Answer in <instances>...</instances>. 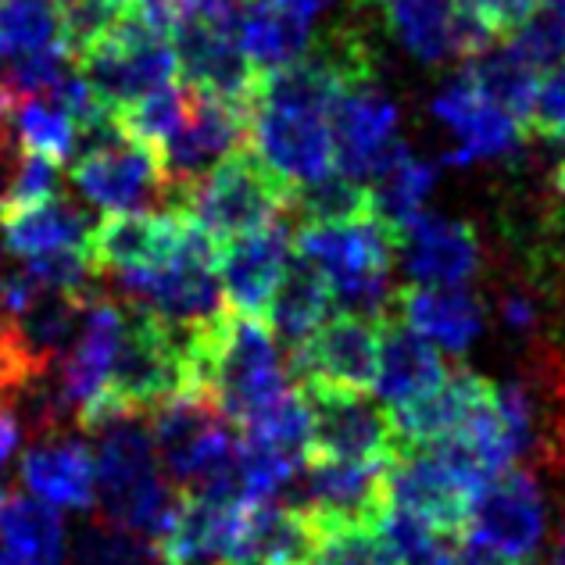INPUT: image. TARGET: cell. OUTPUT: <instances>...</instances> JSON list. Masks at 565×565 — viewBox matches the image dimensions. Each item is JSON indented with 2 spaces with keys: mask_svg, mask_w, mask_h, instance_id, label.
Instances as JSON below:
<instances>
[{
  "mask_svg": "<svg viewBox=\"0 0 565 565\" xmlns=\"http://www.w3.org/2000/svg\"><path fill=\"white\" fill-rule=\"evenodd\" d=\"M498 319L509 333L526 340H544V301L541 287H526V282H509L498 294Z\"/></svg>",
  "mask_w": 565,
  "mask_h": 565,
  "instance_id": "39",
  "label": "cell"
},
{
  "mask_svg": "<svg viewBox=\"0 0 565 565\" xmlns=\"http://www.w3.org/2000/svg\"><path fill=\"white\" fill-rule=\"evenodd\" d=\"M526 132L544 140H565V62H558L541 76L537 97H533V108L526 118Z\"/></svg>",
  "mask_w": 565,
  "mask_h": 565,
  "instance_id": "38",
  "label": "cell"
},
{
  "mask_svg": "<svg viewBox=\"0 0 565 565\" xmlns=\"http://www.w3.org/2000/svg\"><path fill=\"white\" fill-rule=\"evenodd\" d=\"M380 322L348 316H326L316 333L290 348V369L301 383L348 386V391H373L376 376Z\"/></svg>",
  "mask_w": 565,
  "mask_h": 565,
  "instance_id": "16",
  "label": "cell"
},
{
  "mask_svg": "<svg viewBox=\"0 0 565 565\" xmlns=\"http://www.w3.org/2000/svg\"><path fill=\"white\" fill-rule=\"evenodd\" d=\"M273 4L287 8V11H294V14H301L305 22H316V14L326 8V0H273Z\"/></svg>",
  "mask_w": 565,
  "mask_h": 565,
  "instance_id": "42",
  "label": "cell"
},
{
  "mask_svg": "<svg viewBox=\"0 0 565 565\" xmlns=\"http://www.w3.org/2000/svg\"><path fill=\"white\" fill-rule=\"evenodd\" d=\"M391 316L426 337L437 351L466 354L483 333L487 305L469 287H412L394 294Z\"/></svg>",
  "mask_w": 565,
  "mask_h": 565,
  "instance_id": "23",
  "label": "cell"
},
{
  "mask_svg": "<svg viewBox=\"0 0 565 565\" xmlns=\"http://www.w3.org/2000/svg\"><path fill=\"white\" fill-rule=\"evenodd\" d=\"M308 408V455L348 462H391L397 455L394 419L369 391L301 383Z\"/></svg>",
  "mask_w": 565,
  "mask_h": 565,
  "instance_id": "11",
  "label": "cell"
},
{
  "mask_svg": "<svg viewBox=\"0 0 565 565\" xmlns=\"http://www.w3.org/2000/svg\"><path fill=\"white\" fill-rule=\"evenodd\" d=\"M444 373H448V362H444V354L429 344L426 337L408 330V326L394 316L380 319L373 391L386 412L426 394L429 386H437L444 380Z\"/></svg>",
  "mask_w": 565,
  "mask_h": 565,
  "instance_id": "25",
  "label": "cell"
},
{
  "mask_svg": "<svg viewBox=\"0 0 565 565\" xmlns=\"http://www.w3.org/2000/svg\"><path fill=\"white\" fill-rule=\"evenodd\" d=\"M236 19H215V14H186L172 25V47L180 62V83L198 86V90L218 94L233 104L250 108L258 72L247 65L236 36Z\"/></svg>",
  "mask_w": 565,
  "mask_h": 565,
  "instance_id": "13",
  "label": "cell"
},
{
  "mask_svg": "<svg viewBox=\"0 0 565 565\" xmlns=\"http://www.w3.org/2000/svg\"><path fill=\"white\" fill-rule=\"evenodd\" d=\"M333 297L326 279L319 276V269H311L305 258L290 255L287 273H282L279 287L269 301V311H265V326L273 330V337L279 344L297 348L308 333H316L322 319L330 316Z\"/></svg>",
  "mask_w": 565,
  "mask_h": 565,
  "instance_id": "30",
  "label": "cell"
},
{
  "mask_svg": "<svg viewBox=\"0 0 565 565\" xmlns=\"http://www.w3.org/2000/svg\"><path fill=\"white\" fill-rule=\"evenodd\" d=\"M8 132L19 154L47 158L54 166H65L76 154L79 129L65 115V108L43 94H11Z\"/></svg>",
  "mask_w": 565,
  "mask_h": 565,
  "instance_id": "32",
  "label": "cell"
},
{
  "mask_svg": "<svg viewBox=\"0 0 565 565\" xmlns=\"http://www.w3.org/2000/svg\"><path fill=\"white\" fill-rule=\"evenodd\" d=\"M175 394H186L183 337H175L169 326H161L147 311L126 305L122 344H118L108 391H104L90 429L111 415H151Z\"/></svg>",
  "mask_w": 565,
  "mask_h": 565,
  "instance_id": "8",
  "label": "cell"
},
{
  "mask_svg": "<svg viewBox=\"0 0 565 565\" xmlns=\"http://www.w3.org/2000/svg\"><path fill=\"white\" fill-rule=\"evenodd\" d=\"M397 104L376 83V76L351 83L337 97L330 115L333 169L351 180H369L383 154L397 143Z\"/></svg>",
  "mask_w": 565,
  "mask_h": 565,
  "instance_id": "18",
  "label": "cell"
},
{
  "mask_svg": "<svg viewBox=\"0 0 565 565\" xmlns=\"http://www.w3.org/2000/svg\"><path fill=\"white\" fill-rule=\"evenodd\" d=\"M294 255L305 258L330 287L333 305L359 319H386L394 305V258L397 236L365 212L348 222L301 226L294 236Z\"/></svg>",
  "mask_w": 565,
  "mask_h": 565,
  "instance_id": "3",
  "label": "cell"
},
{
  "mask_svg": "<svg viewBox=\"0 0 565 565\" xmlns=\"http://www.w3.org/2000/svg\"><path fill=\"white\" fill-rule=\"evenodd\" d=\"M76 68L108 115L180 83L172 40L147 22L132 0L76 54Z\"/></svg>",
  "mask_w": 565,
  "mask_h": 565,
  "instance_id": "4",
  "label": "cell"
},
{
  "mask_svg": "<svg viewBox=\"0 0 565 565\" xmlns=\"http://www.w3.org/2000/svg\"><path fill=\"white\" fill-rule=\"evenodd\" d=\"M22 487L51 509L90 512L97 504V469L94 448L76 434L51 429L22 455Z\"/></svg>",
  "mask_w": 565,
  "mask_h": 565,
  "instance_id": "22",
  "label": "cell"
},
{
  "mask_svg": "<svg viewBox=\"0 0 565 565\" xmlns=\"http://www.w3.org/2000/svg\"><path fill=\"white\" fill-rule=\"evenodd\" d=\"M4 501H8V494H4V490H0V512H4Z\"/></svg>",
  "mask_w": 565,
  "mask_h": 565,
  "instance_id": "45",
  "label": "cell"
},
{
  "mask_svg": "<svg viewBox=\"0 0 565 565\" xmlns=\"http://www.w3.org/2000/svg\"><path fill=\"white\" fill-rule=\"evenodd\" d=\"M541 4H565V0H541Z\"/></svg>",
  "mask_w": 565,
  "mask_h": 565,
  "instance_id": "47",
  "label": "cell"
},
{
  "mask_svg": "<svg viewBox=\"0 0 565 565\" xmlns=\"http://www.w3.org/2000/svg\"><path fill=\"white\" fill-rule=\"evenodd\" d=\"M236 36H241L247 65L265 76V72L297 62L311 47V22L273 0H247L236 19Z\"/></svg>",
  "mask_w": 565,
  "mask_h": 565,
  "instance_id": "29",
  "label": "cell"
},
{
  "mask_svg": "<svg viewBox=\"0 0 565 565\" xmlns=\"http://www.w3.org/2000/svg\"><path fill=\"white\" fill-rule=\"evenodd\" d=\"M94 226L97 222H90L86 207L62 190L51 201L0 218V236H4V247L11 255L25 262L57 255V250H90Z\"/></svg>",
  "mask_w": 565,
  "mask_h": 565,
  "instance_id": "27",
  "label": "cell"
},
{
  "mask_svg": "<svg viewBox=\"0 0 565 565\" xmlns=\"http://www.w3.org/2000/svg\"><path fill=\"white\" fill-rule=\"evenodd\" d=\"M183 365L186 394L212 401L236 429L258 423L294 394L290 369L273 330L262 319L236 311H222L218 319L183 337Z\"/></svg>",
  "mask_w": 565,
  "mask_h": 565,
  "instance_id": "1",
  "label": "cell"
},
{
  "mask_svg": "<svg viewBox=\"0 0 565 565\" xmlns=\"http://www.w3.org/2000/svg\"><path fill=\"white\" fill-rule=\"evenodd\" d=\"M547 533V504L541 480L530 469H509L472 494L466 537L501 558L530 562Z\"/></svg>",
  "mask_w": 565,
  "mask_h": 565,
  "instance_id": "12",
  "label": "cell"
},
{
  "mask_svg": "<svg viewBox=\"0 0 565 565\" xmlns=\"http://www.w3.org/2000/svg\"><path fill=\"white\" fill-rule=\"evenodd\" d=\"M472 65H466L469 83L480 90L490 104H498L501 111H509L519 126L526 129V118L533 108V97H537V83L541 72L530 68L523 57H519L509 43H490L487 51L469 57Z\"/></svg>",
  "mask_w": 565,
  "mask_h": 565,
  "instance_id": "33",
  "label": "cell"
},
{
  "mask_svg": "<svg viewBox=\"0 0 565 565\" xmlns=\"http://www.w3.org/2000/svg\"><path fill=\"white\" fill-rule=\"evenodd\" d=\"M0 565H14V562H11L8 555H0Z\"/></svg>",
  "mask_w": 565,
  "mask_h": 565,
  "instance_id": "46",
  "label": "cell"
},
{
  "mask_svg": "<svg viewBox=\"0 0 565 565\" xmlns=\"http://www.w3.org/2000/svg\"><path fill=\"white\" fill-rule=\"evenodd\" d=\"M294 255V230L290 215L276 218L273 226L258 233L236 236V241L218 247V287L222 305L236 316L265 319L269 301L287 273Z\"/></svg>",
  "mask_w": 565,
  "mask_h": 565,
  "instance_id": "17",
  "label": "cell"
},
{
  "mask_svg": "<svg viewBox=\"0 0 565 565\" xmlns=\"http://www.w3.org/2000/svg\"><path fill=\"white\" fill-rule=\"evenodd\" d=\"M186 86V83H183ZM247 111L244 104H233L218 94L186 86V111L172 137L158 147L161 172H166L172 212H180L186 190L201 180L207 169H215L222 158L247 147Z\"/></svg>",
  "mask_w": 565,
  "mask_h": 565,
  "instance_id": "10",
  "label": "cell"
},
{
  "mask_svg": "<svg viewBox=\"0 0 565 565\" xmlns=\"http://www.w3.org/2000/svg\"><path fill=\"white\" fill-rule=\"evenodd\" d=\"M54 47H65V22L54 0H0V76Z\"/></svg>",
  "mask_w": 565,
  "mask_h": 565,
  "instance_id": "34",
  "label": "cell"
},
{
  "mask_svg": "<svg viewBox=\"0 0 565 565\" xmlns=\"http://www.w3.org/2000/svg\"><path fill=\"white\" fill-rule=\"evenodd\" d=\"M555 186H558V193L565 198V158H562V166H558V172H555Z\"/></svg>",
  "mask_w": 565,
  "mask_h": 565,
  "instance_id": "44",
  "label": "cell"
},
{
  "mask_svg": "<svg viewBox=\"0 0 565 565\" xmlns=\"http://www.w3.org/2000/svg\"><path fill=\"white\" fill-rule=\"evenodd\" d=\"M451 565H533V558H530V562L501 558V555L487 552V547H480V544L462 541V544H458V552H455V562H451Z\"/></svg>",
  "mask_w": 565,
  "mask_h": 565,
  "instance_id": "41",
  "label": "cell"
},
{
  "mask_svg": "<svg viewBox=\"0 0 565 565\" xmlns=\"http://www.w3.org/2000/svg\"><path fill=\"white\" fill-rule=\"evenodd\" d=\"M108 282L115 287L118 301L147 311L161 326H169L175 337H190L226 311L218 287V247L193 222L172 258L154 265V269L126 273Z\"/></svg>",
  "mask_w": 565,
  "mask_h": 565,
  "instance_id": "5",
  "label": "cell"
},
{
  "mask_svg": "<svg viewBox=\"0 0 565 565\" xmlns=\"http://www.w3.org/2000/svg\"><path fill=\"white\" fill-rule=\"evenodd\" d=\"M0 541L14 565H65V523L36 498H8L0 512Z\"/></svg>",
  "mask_w": 565,
  "mask_h": 565,
  "instance_id": "31",
  "label": "cell"
},
{
  "mask_svg": "<svg viewBox=\"0 0 565 565\" xmlns=\"http://www.w3.org/2000/svg\"><path fill=\"white\" fill-rule=\"evenodd\" d=\"M22 444V419H19V401L0 394V472L11 466V458L19 455Z\"/></svg>",
  "mask_w": 565,
  "mask_h": 565,
  "instance_id": "40",
  "label": "cell"
},
{
  "mask_svg": "<svg viewBox=\"0 0 565 565\" xmlns=\"http://www.w3.org/2000/svg\"><path fill=\"white\" fill-rule=\"evenodd\" d=\"M376 530L394 565H451L458 544L466 541V537H458V533H444L397 509H386Z\"/></svg>",
  "mask_w": 565,
  "mask_h": 565,
  "instance_id": "35",
  "label": "cell"
},
{
  "mask_svg": "<svg viewBox=\"0 0 565 565\" xmlns=\"http://www.w3.org/2000/svg\"><path fill=\"white\" fill-rule=\"evenodd\" d=\"M434 115L458 137V151L448 158L455 166L509 154V151H515L526 132L509 111H501L498 104H490L480 90H476L466 72L437 94Z\"/></svg>",
  "mask_w": 565,
  "mask_h": 565,
  "instance_id": "24",
  "label": "cell"
},
{
  "mask_svg": "<svg viewBox=\"0 0 565 565\" xmlns=\"http://www.w3.org/2000/svg\"><path fill=\"white\" fill-rule=\"evenodd\" d=\"M380 4L386 29L426 65L469 62L494 43L469 0H380Z\"/></svg>",
  "mask_w": 565,
  "mask_h": 565,
  "instance_id": "14",
  "label": "cell"
},
{
  "mask_svg": "<svg viewBox=\"0 0 565 565\" xmlns=\"http://www.w3.org/2000/svg\"><path fill=\"white\" fill-rule=\"evenodd\" d=\"M319 526L287 501H255L244 509L236 565H308Z\"/></svg>",
  "mask_w": 565,
  "mask_h": 565,
  "instance_id": "26",
  "label": "cell"
},
{
  "mask_svg": "<svg viewBox=\"0 0 565 565\" xmlns=\"http://www.w3.org/2000/svg\"><path fill=\"white\" fill-rule=\"evenodd\" d=\"M190 218L183 212H132L108 215L90 233V262L97 279L154 269L183 244Z\"/></svg>",
  "mask_w": 565,
  "mask_h": 565,
  "instance_id": "19",
  "label": "cell"
},
{
  "mask_svg": "<svg viewBox=\"0 0 565 565\" xmlns=\"http://www.w3.org/2000/svg\"><path fill=\"white\" fill-rule=\"evenodd\" d=\"M76 151L79 154L72 158L68 180L83 193L86 204L108 215L172 212L158 151L126 137L111 115L79 132Z\"/></svg>",
  "mask_w": 565,
  "mask_h": 565,
  "instance_id": "6",
  "label": "cell"
},
{
  "mask_svg": "<svg viewBox=\"0 0 565 565\" xmlns=\"http://www.w3.org/2000/svg\"><path fill=\"white\" fill-rule=\"evenodd\" d=\"M365 183H369V201H373V215L394 236H401L423 215V204L434 193L437 175L405 143H394Z\"/></svg>",
  "mask_w": 565,
  "mask_h": 565,
  "instance_id": "28",
  "label": "cell"
},
{
  "mask_svg": "<svg viewBox=\"0 0 565 565\" xmlns=\"http://www.w3.org/2000/svg\"><path fill=\"white\" fill-rule=\"evenodd\" d=\"M552 565H565V523H562V533L555 541V555H552Z\"/></svg>",
  "mask_w": 565,
  "mask_h": 565,
  "instance_id": "43",
  "label": "cell"
},
{
  "mask_svg": "<svg viewBox=\"0 0 565 565\" xmlns=\"http://www.w3.org/2000/svg\"><path fill=\"white\" fill-rule=\"evenodd\" d=\"M490 391H494V383L476 376L472 369H448L444 380L429 386L426 394L391 408L397 451L434 448V444L458 437L472 423V415L490 401Z\"/></svg>",
  "mask_w": 565,
  "mask_h": 565,
  "instance_id": "21",
  "label": "cell"
},
{
  "mask_svg": "<svg viewBox=\"0 0 565 565\" xmlns=\"http://www.w3.org/2000/svg\"><path fill=\"white\" fill-rule=\"evenodd\" d=\"M279 501L305 512L319 526V533L376 526L391 509L386 462H348V458L308 455Z\"/></svg>",
  "mask_w": 565,
  "mask_h": 565,
  "instance_id": "9",
  "label": "cell"
},
{
  "mask_svg": "<svg viewBox=\"0 0 565 565\" xmlns=\"http://www.w3.org/2000/svg\"><path fill=\"white\" fill-rule=\"evenodd\" d=\"M65 565H172L161 552V544L126 533L111 523H94L79 533L76 547Z\"/></svg>",
  "mask_w": 565,
  "mask_h": 565,
  "instance_id": "36",
  "label": "cell"
},
{
  "mask_svg": "<svg viewBox=\"0 0 565 565\" xmlns=\"http://www.w3.org/2000/svg\"><path fill=\"white\" fill-rule=\"evenodd\" d=\"M90 434L100 437L94 451L100 519L161 544L180 509V490L161 472L147 415H111Z\"/></svg>",
  "mask_w": 565,
  "mask_h": 565,
  "instance_id": "2",
  "label": "cell"
},
{
  "mask_svg": "<svg viewBox=\"0 0 565 565\" xmlns=\"http://www.w3.org/2000/svg\"><path fill=\"white\" fill-rule=\"evenodd\" d=\"M180 212L222 247L290 215V193L265 172L247 147H241L186 190Z\"/></svg>",
  "mask_w": 565,
  "mask_h": 565,
  "instance_id": "7",
  "label": "cell"
},
{
  "mask_svg": "<svg viewBox=\"0 0 565 565\" xmlns=\"http://www.w3.org/2000/svg\"><path fill=\"white\" fill-rule=\"evenodd\" d=\"M386 498L397 512L466 537L472 487L434 448H405L386 462Z\"/></svg>",
  "mask_w": 565,
  "mask_h": 565,
  "instance_id": "15",
  "label": "cell"
},
{
  "mask_svg": "<svg viewBox=\"0 0 565 565\" xmlns=\"http://www.w3.org/2000/svg\"><path fill=\"white\" fill-rule=\"evenodd\" d=\"M509 47L537 72L565 62V4H541L509 33Z\"/></svg>",
  "mask_w": 565,
  "mask_h": 565,
  "instance_id": "37",
  "label": "cell"
},
{
  "mask_svg": "<svg viewBox=\"0 0 565 565\" xmlns=\"http://www.w3.org/2000/svg\"><path fill=\"white\" fill-rule=\"evenodd\" d=\"M397 258L419 287H469L483 269V244L469 222L419 215L397 236Z\"/></svg>",
  "mask_w": 565,
  "mask_h": 565,
  "instance_id": "20",
  "label": "cell"
}]
</instances>
